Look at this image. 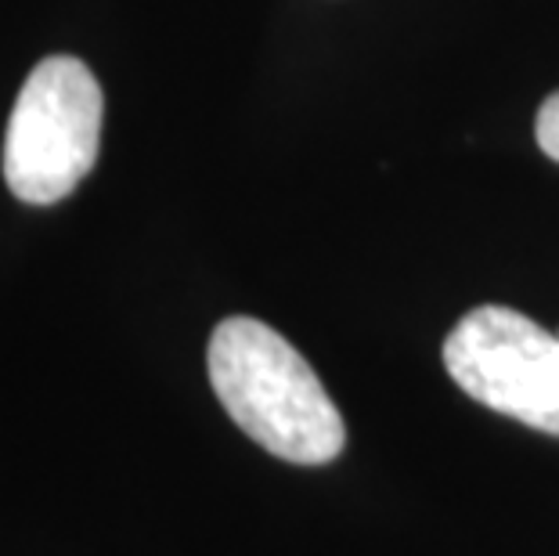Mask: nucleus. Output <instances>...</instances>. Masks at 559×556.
<instances>
[{"label": "nucleus", "instance_id": "nucleus-1", "mask_svg": "<svg viewBox=\"0 0 559 556\" xmlns=\"http://www.w3.org/2000/svg\"><path fill=\"white\" fill-rule=\"evenodd\" d=\"M206 369L235 427L285 463L321 466L347 445V423L311 362L267 322L224 318L210 336Z\"/></svg>", "mask_w": 559, "mask_h": 556}, {"label": "nucleus", "instance_id": "nucleus-2", "mask_svg": "<svg viewBox=\"0 0 559 556\" xmlns=\"http://www.w3.org/2000/svg\"><path fill=\"white\" fill-rule=\"evenodd\" d=\"M102 84L73 55H51L22 84L4 130V181L29 206H51L91 174L102 149Z\"/></svg>", "mask_w": 559, "mask_h": 556}, {"label": "nucleus", "instance_id": "nucleus-3", "mask_svg": "<svg viewBox=\"0 0 559 556\" xmlns=\"http://www.w3.org/2000/svg\"><path fill=\"white\" fill-rule=\"evenodd\" d=\"M444 365L473 401L559 437V336L527 315L473 307L444 340Z\"/></svg>", "mask_w": 559, "mask_h": 556}, {"label": "nucleus", "instance_id": "nucleus-4", "mask_svg": "<svg viewBox=\"0 0 559 556\" xmlns=\"http://www.w3.org/2000/svg\"><path fill=\"white\" fill-rule=\"evenodd\" d=\"M534 134H538V145L549 159L559 163V91L549 94L538 113V123H534Z\"/></svg>", "mask_w": 559, "mask_h": 556}]
</instances>
